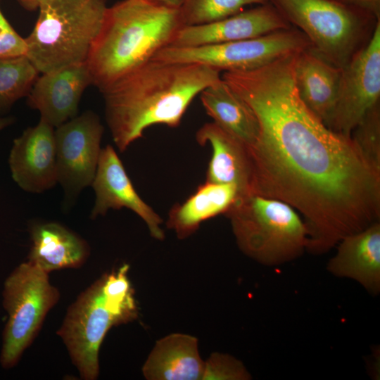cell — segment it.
<instances>
[{
  "label": "cell",
  "instance_id": "cell-1",
  "mask_svg": "<svg viewBox=\"0 0 380 380\" xmlns=\"http://www.w3.org/2000/svg\"><path fill=\"white\" fill-rule=\"evenodd\" d=\"M298 53L222 78L258 121L257 139L248 147L252 193L293 208L308 228L306 251L322 255L380 221V173L350 137L328 128L302 101Z\"/></svg>",
  "mask_w": 380,
  "mask_h": 380
},
{
  "label": "cell",
  "instance_id": "cell-2",
  "mask_svg": "<svg viewBox=\"0 0 380 380\" xmlns=\"http://www.w3.org/2000/svg\"><path fill=\"white\" fill-rule=\"evenodd\" d=\"M202 64L152 58L103 89L113 140L124 152L155 125L177 127L194 99L220 81Z\"/></svg>",
  "mask_w": 380,
  "mask_h": 380
},
{
  "label": "cell",
  "instance_id": "cell-3",
  "mask_svg": "<svg viewBox=\"0 0 380 380\" xmlns=\"http://www.w3.org/2000/svg\"><path fill=\"white\" fill-rule=\"evenodd\" d=\"M183 26L179 8L155 0H122L108 7L86 62L101 91L170 45Z\"/></svg>",
  "mask_w": 380,
  "mask_h": 380
},
{
  "label": "cell",
  "instance_id": "cell-4",
  "mask_svg": "<svg viewBox=\"0 0 380 380\" xmlns=\"http://www.w3.org/2000/svg\"><path fill=\"white\" fill-rule=\"evenodd\" d=\"M128 271L125 264L83 291L70 305L57 331L83 379L98 377L99 349L108 330L137 315Z\"/></svg>",
  "mask_w": 380,
  "mask_h": 380
},
{
  "label": "cell",
  "instance_id": "cell-5",
  "mask_svg": "<svg viewBox=\"0 0 380 380\" xmlns=\"http://www.w3.org/2000/svg\"><path fill=\"white\" fill-rule=\"evenodd\" d=\"M108 8L106 0H42L26 56L42 74L86 63Z\"/></svg>",
  "mask_w": 380,
  "mask_h": 380
},
{
  "label": "cell",
  "instance_id": "cell-6",
  "mask_svg": "<svg viewBox=\"0 0 380 380\" xmlns=\"http://www.w3.org/2000/svg\"><path fill=\"white\" fill-rule=\"evenodd\" d=\"M224 215L240 250L263 265L285 264L307 249V226L284 201L251 193L239 196Z\"/></svg>",
  "mask_w": 380,
  "mask_h": 380
},
{
  "label": "cell",
  "instance_id": "cell-7",
  "mask_svg": "<svg viewBox=\"0 0 380 380\" xmlns=\"http://www.w3.org/2000/svg\"><path fill=\"white\" fill-rule=\"evenodd\" d=\"M267 1L308 38L312 49L341 68L367 44L380 20L336 0Z\"/></svg>",
  "mask_w": 380,
  "mask_h": 380
},
{
  "label": "cell",
  "instance_id": "cell-8",
  "mask_svg": "<svg viewBox=\"0 0 380 380\" xmlns=\"http://www.w3.org/2000/svg\"><path fill=\"white\" fill-rule=\"evenodd\" d=\"M2 297L8 319L3 331L0 363L3 368L10 369L35 338L60 293L51 284L48 273L27 261L7 277Z\"/></svg>",
  "mask_w": 380,
  "mask_h": 380
},
{
  "label": "cell",
  "instance_id": "cell-9",
  "mask_svg": "<svg viewBox=\"0 0 380 380\" xmlns=\"http://www.w3.org/2000/svg\"><path fill=\"white\" fill-rule=\"evenodd\" d=\"M309 47L311 44L308 38L291 27L239 41L188 47L168 45L153 58L202 64L220 72L245 71Z\"/></svg>",
  "mask_w": 380,
  "mask_h": 380
},
{
  "label": "cell",
  "instance_id": "cell-10",
  "mask_svg": "<svg viewBox=\"0 0 380 380\" xmlns=\"http://www.w3.org/2000/svg\"><path fill=\"white\" fill-rule=\"evenodd\" d=\"M103 132L99 117L91 110L75 116L54 130L58 182L63 188L68 205L92 184Z\"/></svg>",
  "mask_w": 380,
  "mask_h": 380
},
{
  "label": "cell",
  "instance_id": "cell-11",
  "mask_svg": "<svg viewBox=\"0 0 380 380\" xmlns=\"http://www.w3.org/2000/svg\"><path fill=\"white\" fill-rule=\"evenodd\" d=\"M380 100V20L372 37L341 68L338 96L327 127L350 137L365 113Z\"/></svg>",
  "mask_w": 380,
  "mask_h": 380
},
{
  "label": "cell",
  "instance_id": "cell-12",
  "mask_svg": "<svg viewBox=\"0 0 380 380\" xmlns=\"http://www.w3.org/2000/svg\"><path fill=\"white\" fill-rule=\"evenodd\" d=\"M91 186L96 199L91 217L104 215L108 210L123 208L136 213L146 224L152 237L162 241L165 232L160 227L163 220L136 191L123 164L114 148H101Z\"/></svg>",
  "mask_w": 380,
  "mask_h": 380
},
{
  "label": "cell",
  "instance_id": "cell-13",
  "mask_svg": "<svg viewBox=\"0 0 380 380\" xmlns=\"http://www.w3.org/2000/svg\"><path fill=\"white\" fill-rule=\"evenodd\" d=\"M292 26L269 2L208 23L182 26L170 45L198 46L255 38Z\"/></svg>",
  "mask_w": 380,
  "mask_h": 380
},
{
  "label": "cell",
  "instance_id": "cell-14",
  "mask_svg": "<svg viewBox=\"0 0 380 380\" xmlns=\"http://www.w3.org/2000/svg\"><path fill=\"white\" fill-rule=\"evenodd\" d=\"M8 164L24 191L42 193L58 182L54 127L40 120L13 141Z\"/></svg>",
  "mask_w": 380,
  "mask_h": 380
},
{
  "label": "cell",
  "instance_id": "cell-15",
  "mask_svg": "<svg viewBox=\"0 0 380 380\" xmlns=\"http://www.w3.org/2000/svg\"><path fill=\"white\" fill-rule=\"evenodd\" d=\"M90 84L86 63L42 73L27 96V103L39 111L40 120L56 128L77 116L81 96Z\"/></svg>",
  "mask_w": 380,
  "mask_h": 380
},
{
  "label": "cell",
  "instance_id": "cell-16",
  "mask_svg": "<svg viewBox=\"0 0 380 380\" xmlns=\"http://www.w3.org/2000/svg\"><path fill=\"white\" fill-rule=\"evenodd\" d=\"M327 263L334 276L354 280L369 293L380 292V221L343 237Z\"/></svg>",
  "mask_w": 380,
  "mask_h": 380
},
{
  "label": "cell",
  "instance_id": "cell-17",
  "mask_svg": "<svg viewBox=\"0 0 380 380\" xmlns=\"http://www.w3.org/2000/svg\"><path fill=\"white\" fill-rule=\"evenodd\" d=\"M196 141L201 146L209 144L212 149L205 182L234 184L239 189V196L252 193L247 146L213 122L205 123L197 130Z\"/></svg>",
  "mask_w": 380,
  "mask_h": 380
},
{
  "label": "cell",
  "instance_id": "cell-18",
  "mask_svg": "<svg viewBox=\"0 0 380 380\" xmlns=\"http://www.w3.org/2000/svg\"><path fill=\"white\" fill-rule=\"evenodd\" d=\"M341 75V68L323 58L311 47L298 53L295 82L299 96L326 126L334 110Z\"/></svg>",
  "mask_w": 380,
  "mask_h": 380
},
{
  "label": "cell",
  "instance_id": "cell-19",
  "mask_svg": "<svg viewBox=\"0 0 380 380\" xmlns=\"http://www.w3.org/2000/svg\"><path fill=\"white\" fill-rule=\"evenodd\" d=\"M204 369L198 339L174 333L157 341L143 365L142 373L148 380H202Z\"/></svg>",
  "mask_w": 380,
  "mask_h": 380
},
{
  "label": "cell",
  "instance_id": "cell-20",
  "mask_svg": "<svg viewBox=\"0 0 380 380\" xmlns=\"http://www.w3.org/2000/svg\"><path fill=\"white\" fill-rule=\"evenodd\" d=\"M32 241L27 262L46 273L63 268H77L87 259V243L56 222L36 224L30 230Z\"/></svg>",
  "mask_w": 380,
  "mask_h": 380
},
{
  "label": "cell",
  "instance_id": "cell-21",
  "mask_svg": "<svg viewBox=\"0 0 380 380\" xmlns=\"http://www.w3.org/2000/svg\"><path fill=\"white\" fill-rule=\"evenodd\" d=\"M239 196V189L234 184L205 182L183 203L171 208L166 225L179 239H185L203 222L224 215Z\"/></svg>",
  "mask_w": 380,
  "mask_h": 380
},
{
  "label": "cell",
  "instance_id": "cell-22",
  "mask_svg": "<svg viewBox=\"0 0 380 380\" xmlns=\"http://www.w3.org/2000/svg\"><path fill=\"white\" fill-rule=\"evenodd\" d=\"M200 99L213 122L248 147L255 143L259 124L254 112L222 79L203 89Z\"/></svg>",
  "mask_w": 380,
  "mask_h": 380
},
{
  "label": "cell",
  "instance_id": "cell-23",
  "mask_svg": "<svg viewBox=\"0 0 380 380\" xmlns=\"http://www.w3.org/2000/svg\"><path fill=\"white\" fill-rule=\"evenodd\" d=\"M39 73L26 56L0 59V117L28 96Z\"/></svg>",
  "mask_w": 380,
  "mask_h": 380
},
{
  "label": "cell",
  "instance_id": "cell-24",
  "mask_svg": "<svg viewBox=\"0 0 380 380\" xmlns=\"http://www.w3.org/2000/svg\"><path fill=\"white\" fill-rule=\"evenodd\" d=\"M267 0H184L179 8L183 26L196 25L236 14L246 6L264 4Z\"/></svg>",
  "mask_w": 380,
  "mask_h": 380
},
{
  "label": "cell",
  "instance_id": "cell-25",
  "mask_svg": "<svg viewBox=\"0 0 380 380\" xmlns=\"http://www.w3.org/2000/svg\"><path fill=\"white\" fill-rule=\"evenodd\" d=\"M350 137L368 165L380 173V104L371 108L353 130Z\"/></svg>",
  "mask_w": 380,
  "mask_h": 380
},
{
  "label": "cell",
  "instance_id": "cell-26",
  "mask_svg": "<svg viewBox=\"0 0 380 380\" xmlns=\"http://www.w3.org/2000/svg\"><path fill=\"white\" fill-rule=\"evenodd\" d=\"M251 379L242 362L235 357L223 353L212 354L205 361L202 380H248Z\"/></svg>",
  "mask_w": 380,
  "mask_h": 380
},
{
  "label": "cell",
  "instance_id": "cell-27",
  "mask_svg": "<svg viewBox=\"0 0 380 380\" xmlns=\"http://www.w3.org/2000/svg\"><path fill=\"white\" fill-rule=\"evenodd\" d=\"M27 44L11 26L0 31V59L26 56Z\"/></svg>",
  "mask_w": 380,
  "mask_h": 380
},
{
  "label": "cell",
  "instance_id": "cell-28",
  "mask_svg": "<svg viewBox=\"0 0 380 380\" xmlns=\"http://www.w3.org/2000/svg\"><path fill=\"white\" fill-rule=\"evenodd\" d=\"M342 4L365 11L380 19V0H336Z\"/></svg>",
  "mask_w": 380,
  "mask_h": 380
},
{
  "label": "cell",
  "instance_id": "cell-29",
  "mask_svg": "<svg viewBox=\"0 0 380 380\" xmlns=\"http://www.w3.org/2000/svg\"><path fill=\"white\" fill-rule=\"evenodd\" d=\"M23 8L28 11H34L38 9V7L42 0H15Z\"/></svg>",
  "mask_w": 380,
  "mask_h": 380
},
{
  "label": "cell",
  "instance_id": "cell-30",
  "mask_svg": "<svg viewBox=\"0 0 380 380\" xmlns=\"http://www.w3.org/2000/svg\"><path fill=\"white\" fill-rule=\"evenodd\" d=\"M170 6L180 8L184 0H155Z\"/></svg>",
  "mask_w": 380,
  "mask_h": 380
},
{
  "label": "cell",
  "instance_id": "cell-31",
  "mask_svg": "<svg viewBox=\"0 0 380 380\" xmlns=\"http://www.w3.org/2000/svg\"><path fill=\"white\" fill-rule=\"evenodd\" d=\"M11 27V25L7 21L3 13L0 10V31L8 28Z\"/></svg>",
  "mask_w": 380,
  "mask_h": 380
},
{
  "label": "cell",
  "instance_id": "cell-32",
  "mask_svg": "<svg viewBox=\"0 0 380 380\" xmlns=\"http://www.w3.org/2000/svg\"><path fill=\"white\" fill-rule=\"evenodd\" d=\"M13 121L12 118H3L0 117V131L4 127L11 124Z\"/></svg>",
  "mask_w": 380,
  "mask_h": 380
}]
</instances>
